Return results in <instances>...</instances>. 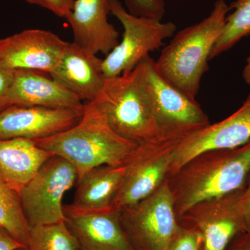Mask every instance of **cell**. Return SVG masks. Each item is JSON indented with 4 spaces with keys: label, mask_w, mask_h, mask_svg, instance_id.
<instances>
[{
    "label": "cell",
    "mask_w": 250,
    "mask_h": 250,
    "mask_svg": "<svg viewBox=\"0 0 250 250\" xmlns=\"http://www.w3.org/2000/svg\"><path fill=\"white\" fill-rule=\"evenodd\" d=\"M83 108L9 106L0 113V139L52 137L75 126L83 116Z\"/></svg>",
    "instance_id": "obj_13"
},
{
    "label": "cell",
    "mask_w": 250,
    "mask_h": 250,
    "mask_svg": "<svg viewBox=\"0 0 250 250\" xmlns=\"http://www.w3.org/2000/svg\"><path fill=\"white\" fill-rule=\"evenodd\" d=\"M243 77L247 84L250 85V51L243 71Z\"/></svg>",
    "instance_id": "obj_30"
},
{
    "label": "cell",
    "mask_w": 250,
    "mask_h": 250,
    "mask_svg": "<svg viewBox=\"0 0 250 250\" xmlns=\"http://www.w3.org/2000/svg\"><path fill=\"white\" fill-rule=\"evenodd\" d=\"M239 206L241 208L246 231L250 232V179L246 188L240 195Z\"/></svg>",
    "instance_id": "obj_27"
},
{
    "label": "cell",
    "mask_w": 250,
    "mask_h": 250,
    "mask_svg": "<svg viewBox=\"0 0 250 250\" xmlns=\"http://www.w3.org/2000/svg\"><path fill=\"white\" fill-rule=\"evenodd\" d=\"M139 64L150 93L161 137L182 140L210 124L196 99L190 98L161 76L150 56Z\"/></svg>",
    "instance_id": "obj_7"
},
{
    "label": "cell",
    "mask_w": 250,
    "mask_h": 250,
    "mask_svg": "<svg viewBox=\"0 0 250 250\" xmlns=\"http://www.w3.org/2000/svg\"><path fill=\"white\" fill-rule=\"evenodd\" d=\"M242 191L199 202L178 217L182 226L201 235L202 250H225L234 237L246 231L239 206Z\"/></svg>",
    "instance_id": "obj_10"
},
{
    "label": "cell",
    "mask_w": 250,
    "mask_h": 250,
    "mask_svg": "<svg viewBox=\"0 0 250 250\" xmlns=\"http://www.w3.org/2000/svg\"><path fill=\"white\" fill-rule=\"evenodd\" d=\"M250 141V94L243 105L225 119L209 125L179 141L168 176L192 158L205 152L230 149ZM167 176V177H168Z\"/></svg>",
    "instance_id": "obj_11"
},
{
    "label": "cell",
    "mask_w": 250,
    "mask_h": 250,
    "mask_svg": "<svg viewBox=\"0 0 250 250\" xmlns=\"http://www.w3.org/2000/svg\"><path fill=\"white\" fill-rule=\"evenodd\" d=\"M27 247L16 241L6 230L0 228V250H17Z\"/></svg>",
    "instance_id": "obj_29"
},
{
    "label": "cell",
    "mask_w": 250,
    "mask_h": 250,
    "mask_svg": "<svg viewBox=\"0 0 250 250\" xmlns=\"http://www.w3.org/2000/svg\"><path fill=\"white\" fill-rule=\"evenodd\" d=\"M103 59L75 42H68L62 58L49 74L82 101L92 103L104 84Z\"/></svg>",
    "instance_id": "obj_16"
},
{
    "label": "cell",
    "mask_w": 250,
    "mask_h": 250,
    "mask_svg": "<svg viewBox=\"0 0 250 250\" xmlns=\"http://www.w3.org/2000/svg\"><path fill=\"white\" fill-rule=\"evenodd\" d=\"M125 166H101L85 172L77 181L78 188L70 207L81 210L111 208L121 186Z\"/></svg>",
    "instance_id": "obj_19"
},
{
    "label": "cell",
    "mask_w": 250,
    "mask_h": 250,
    "mask_svg": "<svg viewBox=\"0 0 250 250\" xmlns=\"http://www.w3.org/2000/svg\"><path fill=\"white\" fill-rule=\"evenodd\" d=\"M119 210L134 250H167L181 228L167 180L149 196Z\"/></svg>",
    "instance_id": "obj_6"
},
{
    "label": "cell",
    "mask_w": 250,
    "mask_h": 250,
    "mask_svg": "<svg viewBox=\"0 0 250 250\" xmlns=\"http://www.w3.org/2000/svg\"><path fill=\"white\" fill-rule=\"evenodd\" d=\"M0 228L21 244L29 245L30 227L28 223L19 192L0 179Z\"/></svg>",
    "instance_id": "obj_20"
},
{
    "label": "cell",
    "mask_w": 250,
    "mask_h": 250,
    "mask_svg": "<svg viewBox=\"0 0 250 250\" xmlns=\"http://www.w3.org/2000/svg\"><path fill=\"white\" fill-rule=\"evenodd\" d=\"M202 238L196 230L181 225L167 250H202Z\"/></svg>",
    "instance_id": "obj_24"
},
{
    "label": "cell",
    "mask_w": 250,
    "mask_h": 250,
    "mask_svg": "<svg viewBox=\"0 0 250 250\" xmlns=\"http://www.w3.org/2000/svg\"><path fill=\"white\" fill-rule=\"evenodd\" d=\"M28 4L47 9L59 18H65L73 7L75 0H24Z\"/></svg>",
    "instance_id": "obj_25"
},
{
    "label": "cell",
    "mask_w": 250,
    "mask_h": 250,
    "mask_svg": "<svg viewBox=\"0 0 250 250\" xmlns=\"http://www.w3.org/2000/svg\"><path fill=\"white\" fill-rule=\"evenodd\" d=\"M229 11L225 0H216L207 17L176 32L155 61L161 76L190 98L196 99L200 91L210 53Z\"/></svg>",
    "instance_id": "obj_3"
},
{
    "label": "cell",
    "mask_w": 250,
    "mask_h": 250,
    "mask_svg": "<svg viewBox=\"0 0 250 250\" xmlns=\"http://www.w3.org/2000/svg\"><path fill=\"white\" fill-rule=\"evenodd\" d=\"M54 155L33 140L0 139V179L19 192Z\"/></svg>",
    "instance_id": "obj_18"
},
{
    "label": "cell",
    "mask_w": 250,
    "mask_h": 250,
    "mask_svg": "<svg viewBox=\"0 0 250 250\" xmlns=\"http://www.w3.org/2000/svg\"><path fill=\"white\" fill-rule=\"evenodd\" d=\"M17 250H29V248H28L27 247H24V248H20V249Z\"/></svg>",
    "instance_id": "obj_31"
},
{
    "label": "cell",
    "mask_w": 250,
    "mask_h": 250,
    "mask_svg": "<svg viewBox=\"0 0 250 250\" xmlns=\"http://www.w3.org/2000/svg\"><path fill=\"white\" fill-rule=\"evenodd\" d=\"M68 42L54 33L31 29L0 39V65L12 70L50 74Z\"/></svg>",
    "instance_id": "obj_12"
},
{
    "label": "cell",
    "mask_w": 250,
    "mask_h": 250,
    "mask_svg": "<svg viewBox=\"0 0 250 250\" xmlns=\"http://www.w3.org/2000/svg\"><path fill=\"white\" fill-rule=\"evenodd\" d=\"M181 140L159 139L139 143L125 161L121 186L112 207L120 210L150 195L167 178Z\"/></svg>",
    "instance_id": "obj_9"
},
{
    "label": "cell",
    "mask_w": 250,
    "mask_h": 250,
    "mask_svg": "<svg viewBox=\"0 0 250 250\" xmlns=\"http://www.w3.org/2000/svg\"><path fill=\"white\" fill-rule=\"evenodd\" d=\"M10 106L74 108L84 107L78 97L49 74L35 70H15L9 94Z\"/></svg>",
    "instance_id": "obj_17"
},
{
    "label": "cell",
    "mask_w": 250,
    "mask_h": 250,
    "mask_svg": "<svg viewBox=\"0 0 250 250\" xmlns=\"http://www.w3.org/2000/svg\"><path fill=\"white\" fill-rule=\"evenodd\" d=\"M92 103L121 137L136 143L161 137L147 82L139 64L118 76L106 78Z\"/></svg>",
    "instance_id": "obj_4"
},
{
    "label": "cell",
    "mask_w": 250,
    "mask_h": 250,
    "mask_svg": "<svg viewBox=\"0 0 250 250\" xmlns=\"http://www.w3.org/2000/svg\"><path fill=\"white\" fill-rule=\"evenodd\" d=\"M29 250H82L65 221L30 228Z\"/></svg>",
    "instance_id": "obj_22"
},
{
    "label": "cell",
    "mask_w": 250,
    "mask_h": 250,
    "mask_svg": "<svg viewBox=\"0 0 250 250\" xmlns=\"http://www.w3.org/2000/svg\"><path fill=\"white\" fill-rule=\"evenodd\" d=\"M229 9L233 10V12L227 16L221 34L210 53V61L250 35V0H234Z\"/></svg>",
    "instance_id": "obj_21"
},
{
    "label": "cell",
    "mask_w": 250,
    "mask_h": 250,
    "mask_svg": "<svg viewBox=\"0 0 250 250\" xmlns=\"http://www.w3.org/2000/svg\"><path fill=\"white\" fill-rule=\"evenodd\" d=\"M225 250H250V232L244 231L237 235Z\"/></svg>",
    "instance_id": "obj_28"
},
{
    "label": "cell",
    "mask_w": 250,
    "mask_h": 250,
    "mask_svg": "<svg viewBox=\"0 0 250 250\" xmlns=\"http://www.w3.org/2000/svg\"><path fill=\"white\" fill-rule=\"evenodd\" d=\"M109 0H75L65 19L77 45L107 55L119 43V31L108 21Z\"/></svg>",
    "instance_id": "obj_15"
},
{
    "label": "cell",
    "mask_w": 250,
    "mask_h": 250,
    "mask_svg": "<svg viewBox=\"0 0 250 250\" xmlns=\"http://www.w3.org/2000/svg\"><path fill=\"white\" fill-rule=\"evenodd\" d=\"M15 70L0 65V113L9 107V94Z\"/></svg>",
    "instance_id": "obj_26"
},
{
    "label": "cell",
    "mask_w": 250,
    "mask_h": 250,
    "mask_svg": "<svg viewBox=\"0 0 250 250\" xmlns=\"http://www.w3.org/2000/svg\"><path fill=\"white\" fill-rule=\"evenodd\" d=\"M130 14L162 21L166 13L165 0H123Z\"/></svg>",
    "instance_id": "obj_23"
},
{
    "label": "cell",
    "mask_w": 250,
    "mask_h": 250,
    "mask_svg": "<svg viewBox=\"0 0 250 250\" xmlns=\"http://www.w3.org/2000/svg\"><path fill=\"white\" fill-rule=\"evenodd\" d=\"M65 223L82 250H134L125 233L120 210H81L64 206Z\"/></svg>",
    "instance_id": "obj_14"
},
{
    "label": "cell",
    "mask_w": 250,
    "mask_h": 250,
    "mask_svg": "<svg viewBox=\"0 0 250 250\" xmlns=\"http://www.w3.org/2000/svg\"><path fill=\"white\" fill-rule=\"evenodd\" d=\"M250 179V141L202 153L167 177L177 216L199 202L241 192Z\"/></svg>",
    "instance_id": "obj_1"
},
{
    "label": "cell",
    "mask_w": 250,
    "mask_h": 250,
    "mask_svg": "<svg viewBox=\"0 0 250 250\" xmlns=\"http://www.w3.org/2000/svg\"><path fill=\"white\" fill-rule=\"evenodd\" d=\"M33 141L68 161L76 169L78 179L98 166L124 165L139 144L117 134L92 103L84 104L83 116L73 127L52 137Z\"/></svg>",
    "instance_id": "obj_2"
},
{
    "label": "cell",
    "mask_w": 250,
    "mask_h": 250,
    "mask_svg": "<svg viewBox=\"0 0 250 250\" xmlns=\"http://www.w3.org/2000/svg\"><path fill=\"white\" fill-rule=\"evenodd\" d=\"M78 180L76 169L54 155L19 190L23 211L30 228L65 221L62 198Z\"/></svg>",
    "instance_id": "obj_8"
},
{
    "label": "cell",
    "mask_w": 250,
    "mask_h": 250,
    "mask_svg": "<svg viewBox=\"0 0 250 250\" xmlns=\"http://www.w3.org/2000/svg\"><path fill=\"white\" fill-rule=\"evenodd\" d=\"M109 7L124 31L121 42L103 59L106 78L132 70L151 52L160 48L166 39L172 38L177 31V26L170 21L162 22L130 14L120 0H109Z\"/></svg>",
    "instance_id": "obj_5"
}]
</instances>
